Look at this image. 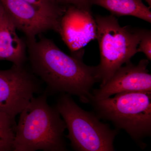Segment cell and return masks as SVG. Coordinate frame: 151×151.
<instances>
[{"instance_id": "cell-1", "label": "cell", "mask_w": 151, "mask_h": 151, "mask_svg": "<svg viewBox=\"0 0 151 151\" xmlns=\"http://www.w3.org/2000/svg\"><path fill=\"white\" fill-rule=\"evenodd\" d=\"M27 44L33 71L46 83L48 89L75 95L82 103H89L92 86L99 82L97 66L86 65L82 55L65 54L46 38L27 40Z\"/></svg>"}, {"instance_id": "cell-2", "label": "cell", "mask_w": 151, "mask_h": 151, "mask_svg": "<svg viewBox=\"0 0 151 151\" xmlns=\"http://www.w3.org/2000/svg\"><path fill=\"white\" fill-rule=\"evenodd\" d=\"M47 94L34 97L21 112L14 151H65L64 120L47 102Z\"/></svg>"}, {"instance_id": "cell-3", "label": "cell", "mask_w": 151, "mask_h": 151, "mask_svg": "<svg viewBox=\"0 0 151 151\" xmlns=\"http://www.w3.org/2000/svg\"><path fill=\"white\" fill-rule=\"evenodd\" d=\"M113 97L95 100L91 104L99 119L113 122L122 129L142 148L143 139L151 134V92H122Z\"/></svg>"}, {"instance_id": "cell-4", "label": "cell", "mask_w": 151, "mask_h": 151, "mask_svg": "<svg viewBox=\"0 0 151 151\" xmlns=\"http://www.w3.org/2000/svg\"><path fill=\"white\" fill-rule=\"evenodd\" d=\"M94 19L100 54V63L97 66V76L101 87L123 64L129 62L137 53L144 29L122 27L113 15H97Z\"/></svg>"}, {"instance_id": "cell-5", "label": "cell", "mask_w": 151, "mask_h": 151, "mask_svg": "<svg viewBox=\"0 0 151 151\" xmlns=\"http://www.w3.org/2000/svg\"><path fill=\"white\" fill-rule=\"evenodd\" d=\"M55 108L62 116L68 130L66 137L73 150L78 151H113L119 129H112L98 116L81 109L70 94L63 93Z\"/></svg>"}, {"instance_id": "cell-6", "label": "cell", "mask_w": 151, "mask_h": 151, "mask_svg": "<svg viewBox=\"0 0 151 151\" xmlns=\"http://www.w3.org/2000/svg\"><path fill=\"white\" fill-rule=\"evenodd\" d=\"M40 89L37 80L24 65L0 69V111L15 119Z\"/></svg>"}, {"instance_id": "cell-7", "label": "cell", "mask_w": 151, "mask_h": 151, "mask_svg": "<svg viewBox=\"0 0 151 151\" xmlns=\"http://www.w3.org/2000/svg\"><path fill=\"white\" fill-rule=\"evenodd\" d=\"M149 60L142 59L138 65L130 62L122 66L104 86L93 90L92 98L101 100L122 92H151V75Z\"/></svg>"}, {"instance_id": "cell-8", "label": "cell", "mask_w": 151, "mask_h": 151, "mask_svg": "<svg viewBox=\"0 0 151 151\" xmlns=\"http://www.w3.org/2000/svg\"><path fill=\"white\" fill-rule=\"evenodd\" d=\"M60 27L59 34L72 52L80 50L97 37V24L90 10L67 6L60 19Z\"/></svg>"}, {"instance_id": "cell-9", "label": "cell", "mask_w": 151, "mask_h": 151, "mask_svg": "<svg viewBox=\"0 0 151 151\" xmlns=\"http://www.w3.org/2000/svg\"><path fill=\"white\" fill-rule=\"evenodd\" d=\"M17 29L25 34L27 40L36 39L49 30L60 32V22L23 0H0Z\"/></svg>"}, {"instance_id": "cell-10", "label": "cell", "mask_w": 151, "mask_h": 151, "mask_svg": "<svg viewBox=\"0 0 151 151\" xmlns=\"http://www.w3.org/2000/svg\"><path fill=\"white\" fill-rule=\"evenodd\" d=\"M17 28L6 12L0 19V60L23 65L27 60V44L17 34Z\"/></svg>"}, {"instance_id": "cell-11", "label": "cell", "mask_w": 151, "mask_h": 151, "mask_svg": "<svg viewBox=\"0 0 151 151\" xmlns=\"http://www.w3.org/2000/svg\"><path fill=\"white\" fill-rule=\"evenodd\" d=\"M91 3L106 9L113 16H131L151 22L150 7L142 0H91Z\"/></svg>"}, {"instance_id": "cell-12", "label": "cell", "mask_w": 151, "mask_h": 151, "mask_svg": "<svg viewBox=\"0 0 151 151\" xmlns=\"http://www.w3.org/2000/svg\"><path fill=\"white\" fill-rule=\"evenodd\" d=\"M16 127L14 119L0 111V151H14Z\"/></svg>"}, {"instance_id": "cell-13", "label": "cell", "mask_w": 151, "mask_h": 151, "mask_svg": "<svg viewBox=\"0 0 151 151\" xmlns=\"http://www.w3.org/2000/svg\"><path fill=\"white\" fill-rule=\"evenodd\" d=\"M40 10L47 16L60 21L65 9L58 4L54 0H23Z\"/></svg>"}, {"instance_id": "cell-14", "label": "cell", "mask_w": 151, "mask_h": 151, "mask_svg": "<svg viewBox=\"0 0 151 151\" xmlns=\"http://www.w3.org/2000/svg\"><path fill=\"white\" fill-rule=\"evenodd\" d=\"M138 52H143L149 61L151 60V32L144 29L137 48Z\"/></svg>"}, {"instance_id": "cell-15", "label": "cell", "mask_w": 151, "mask_h": 151, "mask_svg": "<svg viewBox=\"0 0 151 151\" xmlns=\"http://www.w3.org/2000/svg\"><path fill=\"white\" fill-rule=\"evenodd\" d=\"M59 6H73L84 9L90 10L91 0H54Z\"/></svg>"}, {"instance_id": "cell-16", "label": "cell", "mask_w": 151, "mask_h": 151, "mask_svg": "<svg viewBox=\"0 0 151 151\" xmlns=\"http://www.w3.org/2000/svg\"><path fill=\"white\" fill-rule=\"evenodd\" d=\"M4 12V8L3 6V4L0 1V19L3 13Z\"/></svg>"}, {"instance_id": "cell-17", "label": "cell", "mask_w": 151, "mask_h": 151, "mask_svg": "<svg viewBox=\"0 0 151 151\" xmlns=\"http://www.w3.org/2000/svg\"><path fill=\"white\" fill-rule=\"evenodd\" d=\"M147 3L148 4L149 6H150V7H151V0H145Z\"/></svg>"}]
</instances>
